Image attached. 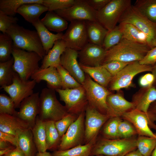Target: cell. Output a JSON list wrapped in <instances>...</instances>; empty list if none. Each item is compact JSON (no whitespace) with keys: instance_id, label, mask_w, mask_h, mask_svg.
Instances as JSON below:
<instances>
[{"instance_id":"obj_21","label":"cell","mask_w":156,"mask_h":156,"mask_svg":"<svg viewBox=\"0 0 156 156\" xmlns=\"http://www.w3.org/2000/svg\"><path fill=\"white\" fill-rule=\"evenodd\" d=\"M31 78L36 83L42 80L47 82V88L54 90L62 89V83L60 76L56 68L53 66L40 68L31 76Z\"/></svg>"},{"instance_id":"obj_5","label":"cell","mask_w":156,"mask_h":156,"mask_svg":"<svg viewBox=\"0 0 156 156\" xmlns=\"http://www.w3.org/2000/svg\"><path fill=\"white\" fill-rule=\"evenodd\" d=\"M12 55L14 60L13 69L23 80H29L40 68L39 62L42 58L35 52L28 51L13 46Z\"/></svg>"},{"instance_id":"obj_42","label":"cell","mask_w":156,"mask_h":156,"mask_svg":"<svg viewBox=\"0 0 156 156\" xmlns=\"http://www.w3.org/2000/svg\"><path fill=\"white\" fill-rule=\"evenodd\" d=\"M56 68L61 77L62 89H73L79 87L82 85L60 64Z\"/></svg>"},{"instance_id":"obj_57","label":"cell","mask_w":156,"mask_h":156,"mask_svg":"<svg viewBox=\"0 0 156 156\" xmlns=\"http://www.w3.org/2000/svg\"><path fill=\"white\" fill-rule=\"evenodd\" d=\"M125 156H143L138 149L131 151Z\"/></svg>"},{"instance_id":"obj_36","label":"cell","mask_w":156,"mask_h":156,"mask_svg":"<svg viewBox=\"0 0 156 156\" xmlns=\"http://www.w3.org/2000/svg\"><path fill=\"white\" fill-rule=\"evenodd\" d=\"M14 60L12 57L9 60L0 62V86L1 87L10 85L16 72L13 68Z\"/></svg>"},{"instance_id":"obj_23","label":"cell","mask_w":156,"mask_h":156,"mask_svg":"<svg viewBox=\"0 0 156 156\" xmlns=\"http://www.w3.org/2000/svg\"><path fill=\"white\" fill-rule=\"evenodd\" d=\"M156 101V88L153 85L143 88L134 94L132 102L135 109L146 113L151 104Z\"/></svg>"},{"instance_id":"obj_28","label":"cell","mask_w":156,"mask_h":156,"mask_svg":"<svg viewBox=\"0 0 156 156\" xmlns=\"http://www.w3.org/2000/svg\"><path fill=\"white\" fill-rule=\"evenodd\" d=\"M85 21L89 42L102 46L108 31L96 20Z\"/></svg>"},{"instance_id":"obj_52","label":"cell","mask_w":156,"mask_h":156,"mask_svg":"<svg viewBox=\"0 0 156 156\" xmlns=\"http://www.w3.org/2000/svg\"><path fill=\"white\" fill-rule=\"evenodd\" d=\"M0 140L7 142L13 146H18L17 137L13 135L0 131Z\"/></svg>"},{"instance_id":"obj_50","label":"cell","mask_w":156,"mask_h":156,"mask_svg":"<svg viewBox=\"0 0 156 156\" xmlns=\"http://www.w3.org/2000/svg\"><path fill=\"white\" fill-rule=\"evenodd\" d=\"M155 80V77L152 73H147L140 78L139 83L140 85L143 88H146L152 86Z\"/></svg>"},{"instance_id":"obj_26","label":"cell","mask_w":156,"mask_h":156,"mask_svg":"<svg viewBox=\"0 0 156 156\" xmlns=\"http://www.w3.org/2000/svg\"><path fill=\"white\" fill-rule=\"evenodd\" d=\"M47 11H48V8L43 4L33 3L22 5L18 9L17 13L32 24L40 19L42 14Z\"/></svg>"},{"instance_id":"obj_34","label":"cell","mask_w":156,"mask_h":156,"mask_svg":"<svg viewBox=\"0 0 156 156\" xmlns=\"http://www.w3.org/2000/svg\"><path fill=\"white\" fill-rule=\"evenodd\" d=\"M43 0H0V11L14 16L18 9L23 5L33 3L42 4Z\"/></svg>"},{"instance_id":"obj_31","label":"cell","mask_w":156,"mask_h":156,"mask_svg":"<svg viewBox=\"0 0 156 156\" xmlns=\"http://www.w3.org/2000/svg\"><path fill=\"white\" fill-rule=\"evenodd\" d=\"M33 138L38 152H44L47 150L46 143V122L41 120L38 116L32 128Z\"/></svg>"},{"instance_id":"obj_39","label":"cell","mask_w":156,"mask_h":156,"mask_svg":"<svg viewBox=\"0 0 156 156\" xmlns=\"http://www.w3.org/2000/svg\"><path fill=\"white\" fill-rule=\"evenodd\" d=\"M13 41L6 33L0 34V62H4L12 58Z\"/></svg>"},{"instance_id":"obj_43","label":"cell","mask_w":156,"mask_h":156,"mask_svg":"<svg viewBox=\"0 0 156 156\" xmlns=\"http://www.w3.org/2000/svg\"><path fill=\"white\" fill-rule=\"evenodd\" d=\"M14 104L11 98L4 94H0V114H7L17 116Z\"/></svg>"},{"instance_id":"obj_18","label":"cell","mask_w":156,"mask_h":156,"mask_svg":"<svg viewBox=\"0 0 156 156\" xmlns=\"http://www.w3.org/2000/svg\"><path fill=\"white\" fill-rule=\"evenodd\" d=\"M39 94L38 92L24 99L21 103L17 116L28 123L32 128L40 112Z\"/></svg>"},{"instance_id":"obj_1","label":"cell","mask_w":156,"mask_h":156,"mask_svg":"<svg viewBox=\"0 0 156 156\" xmlns=\"http://www.w3.org/2000/svg\"><path fill=\"white\" fill-rule=\"evenodd\" d=\"M151 48L148 44L136 42L123 38L118 44L107 51L102 64L115 60L128 63L139 61Z\"/></svg>"},{"instance_id":"obj_46","label":"cell","mask_w":156,"mask_h":156,"mask_svg":"<svg viewBox=\"0 0 156 156\" xmlns=\"http://www.w3.org/2000/svg\"><path fill=\"white\" fill-rule=\"evenodd\" d=\"M75 1V0H43L42 4L48 8V11H54L68 8Z\"/></svg>"},{"instance_id":"obj_24","label":"cell","mask_w":156,"mask_h":156,"mask_svg":"<svg viewBox=\"0 0 156 156\" xmlns=\"http://www.w3.org/2000/svg\"><path fill=\"white\" fill-rule=\"evenodd\" d=\"M67 48L62 39L56 41L52 48L42 59L40 68L43 69L50 66L56 68L60 65L61 56Z\"/></svg>"},{"instance_id":"obj_32","label":"cell","mask_w":156,"mask_h":156,"mask_svg":"<svg viewBox=\"0 0 156 156\" xmlns=\"http://www.w3.org/2000/svg\"><path fill=\"white\" fill-rule=\"evenodd\" d=\"M118 26L122 32L123 38L131 41L149 44L146 36L134 25L130 23H119Z\"/></svg>"},{"instance_id":"obj_2","label":"cell","mask_w":156,"mask_h":156,"mask_svg":"<svg viewBox=\"0 0 156 156\" xmlns=\"http://www.w3.org/2000/svg\"><path fill=\"white\" fill-rule=\"evenodd\" d=\"M136 143L135 137L110 139L98 137L90 156H125L137 148Z\"/></svg>"},{"instance_id":"obj_40","label":"cell","mask_w":156,"mask_h":156,"mask_svg":"<svg viewBox=\"0 0 156 156\" xmlns=\"http://www.w3.org/2000/svg\"><path fill=\"white\" fill-rule=\"evenodd\" d=\"M136 144L137 149L143 156H151L156 145V138L138 135Z\"/></svg>"},{"instance_id":"obj_38","label":"cell","mask_w":156,"mask_h":156,"mask_svg":"<svg viewBox=\"0 0 156 156\" xmlns=\"http://www.w3.org/2000/svg\"><path fill=\"white\" fill-rule=\"evenodd\" d=\"M122 119L119 117L109 118L104 125L102 130V137L108 139L120 138L118 132V126Z\"/></svg>"},{"instance_id":"obj_9","label":"cell","mask_w":156,"mask_h":156,"mask_svg":"<svg viewBox=\"0 0 156 156\" xmlns=\"http://www.w3.org/2000/svg\"><path fill=\"white\" fill-rule=\"evenodd\" d=\"M58 94L60 99L65 104L68 112L78 116L85 111L88 103L85 90L81 85L73 89L55 90Z\"/></svg>"},{"instance_id":"obj_59","label":"cell","mask_w":156,"mask_h":156,"mask_svg":"<svg viewBox=\"0 0 156 156\" xmlns=\"http://www.w3.org/2000/svg\"><path fill=\"white\" fill-rule=\"evenodd\" d=\"M152 73L155 77V80L154 83H156V63L153 66Z\"/></svg>"},{"instance_id":"obj_44","label":"cell","mask_w":156,"mask_h":156,"mask_svg":"<svg viewBox=\"0 0 156 156\" xmlns=\"http://www.w3.org/2000/svg\"><path fill=\"white\" fill-rule=\"evenodd\" d=\"M120 122L118 132L120 138H129L138 135L137 131L133 125L128 121L123 120Z\"/></svg>"},{"instance_id":"obj_16","label":"cell","mask_w":156,"mask_h":156,"mask_svg":"<svg viewBox=\"0 0 156 156\" xmlns=\"http://www.w3.org/2000/svg\"><path fill=\"white\" fill-rule=\"evenodd\" d=\"M111 117L103 114L88 104L85 110L84 142L86 144L98 137L99 132Z\"/></svg>"},{"instance_id":"obj_14","label":"cell","mask_w":156,"mask_h":156,"mask_svg":"<svg viewBox=\"0 0 156 156\" xmlns=\"http://www.w3.org/2000/svg\"><path fill=\"white\" fill-rule=\"evenodd\" d=\"M36 83L33 80H22L16 73L12 83L0 87L9 94L13 101L15 108H19L22 101L34 93L33 89Z\"/></svg>"},{"instance_id":"obj_3","label":"cell","mask_w":156,"mask_h":156,"mask_svg":"<svg viewBox=\"0 0 156 156\" xmlns=\"http://www.w3.org/2000/svg\"><path fill=\"white\" fill-rule=\"evenodd\" d=\"M6 33L11 38L14 46L28 51L35 52L42 59L46 55L36 31L26 29L15 24L10 26Z\"/></svg>"},{"instance_id":"obj_45","label":"cell","mask_w":156,"mask_h":156,"mask_svg":"<svg viewBox=\"0 0 156 156\" xmlns=\"http://www.w3.org/2000/svg\"><path fill=\"white\" fill-rule=\"evenodd\" d=\"M78 116L77 115L69 113L61 119L55 122V127L61 138Z\"/></svg>"},{"instance_id":"obj_60","label":"cell","mask_w":156,"mask_h":156,"mask_svg":"<svg viewBox=\"0 0 156 156\" xmlns=\"http://www.w3.org/2000/svg\"><path fill=\"white\" fill-rule=\"evenodd\" d=\"M150 46L152 48L154 47H156V38L152 42Z\"/></svg>"},{"instance_id":"obj_25","label":"cell","mask_w":156,"mask_h":156,"mask_svg":"<svg viewBox=\"0 0 156 156\" xmlns=\"http://www.w3.org/2000/svg\"><path fill=\"white\" fill-rule=\"evenodd\" d=\"M37 32L46 55L57 40L62 39L63 33L54 34L49 31L41 23L40 19L32 24Z\"/></svg>"},{"instance_id":"obj_35","label":"cell","mask_w":156,"mask_h":156,"mask_svg":"<svg viewBox=\"0 0 156 156\" xmlns=\"http://www.w3.org/2000/svg\"><path fill=\"white\" fill-rule=\"evenodd\" d=\"M46 143L47 150H57L61 142V137L56 128L55 122H46Z\"/></svg>"},{"instance_id":"obj_12","label":"cell","mask_w":156,"mask_h":156,"mask_svg":"<svg viewBox=\"0 0 156 156\" xmlns=\"http://www.w3.org/2000/svg\"><path fill=\"white\" fill-rule=\"evenodd\" d=\"M62 39L67 47L78 51L89 42L85 21L70 22Z\"/></svg>"},{"instance_id":"obj_51","label":"cell","mask_w":156,"mask_h":156,"mask_svg":"<svg viewBox=\"0 0 156 156\" xmlns=\"http://www.w3.org/2000/svg\"><path fill=\"white\" fill-rule=\"evenodd\" d=\"M111 0H86L90 6L96 11L104 7Z\"/></svg>"},{"instance_id":"obj_4","label":"cell","mask_w":156,"mask_h":156,"mask_svg":"<svg viewBox=\"0 0 156 156\" xmlns=\"http://www.w3.org/2000/svg\"><path fill=\"white\" fill-rule=\"evenodd\" d=\"M39 118L44 122H55L69 113L56 97L55 90L48 88L43 89L39 96Z\"/></svg>"},{"instance_id":"obj_56","label":"cell","mask_w":156,"mask_h":156,"mask_svg":"<svg viewBox=\"0 0 156 156\" xmlns=\"http://www.w3.org/2000/svg\"><path fill=\"white\" fill-rule=\"evenodd\" d=\"M12 146L13 145L10 143L0 140V150L5 149Z\"/></svg>"},{"instance_id":"obj_10","label":"cell","mask_w":156,"mask_h":156,"mask_svg":"<svg viewBox=\"0 0 156 156\" xmlns=\"http://www.w3.org/2000/svg\"><path fill=\"white\" fill-rule=\"evenodd\" d=\"M153 66L140 64L139 61L131 62L113 77L109 85L110 91H118L130 86L134 77L146 71H152Z\"/></svg>"},{"instance_id":"obj_29","label":"cell","mask_w":156,"mask_h":156,"mask_svg":"<svg viewBox=\"0 0 156 156\" xmlns=\"http://www.w3.org/2000/svg\"><path fill=\"white\" fill-rule=\"evenodd\" d=\"M18 146L26 156H36L38 152L34 142L32 128L22 130L17 134Z\"/></svg>"},{"instance_id":"obj_61","label":"cell","mask_w":156,"mask_h":156,"mask_svg":"<svg viewBox=\"0 0 156 156\" xmlns=\"http://www.w3.org/2000/svg\"><path fill=\"white\" fill-rule=\"evenodd\" d=\"M151 156H156V145Z\"/></svg>"},{"instance_id":"obj_62","label":"cell","mask_w":156,"mask_h":156,"mask_svg":"<svg viewBox=\"0 0 156 156\" xmlns=\"http://www.w3.org/2000/svg\"><path fill=\"white\" fill-rule=\"evenodd\" d=\"M96 156H105L102 155H96Z\"/></svg>"},{"instance_id":"obj_54","label":"cell","mask_w":156,"mask_h":156,"mask_svg":"<svg viewBox=\"0 0 156 156\" xmlns=\"http://www.w3.org/2000/svg\"><path fill=\"white\" fill-rule=\"evenodd\" d=\"M148 111L150 112L153 121L156 120V101L152 103L149 107Z\"/></svg>"},{"instance_id":"obj_41","label":"cell","mask_w":156,"mask_h":156,"mask_svg":"<svg viewBox=\"0 0 156 156\" xmlns=\"http://www.w3.org/2000/svg\"><path fill=\"white\" fill-rule=\"evenodd\" d=\"M123 38L120 29L117 25L112 30L108 31L104 38L102 46L106 51L118 44Z\"/></svg>"},{"instance_id":"obj_55","label":"cell","mask_w":156,"mask_h":156,"mask_svg":"<svg viewBox=\"0 0 156 156\" xmlns=\"http://www.w3.org/2000/svg\"><path fill=\"white\" fill-rule=\"evenodd\" d=\"M16 146H12L5 149L0 150V156L6 154L13 150Z\"/></svg>"},{"instance_id":"obj_20","label":"cell","mask_w":156,"mask_h":156,"mask_svg":"<svg viewBox=\"0 0 156 156\" xmlns=\"http://www.w3.org/2000/svg\"><path fill=\"white\" fill-rule=\"evenodd\" d=\"M111 118H121L125 113L135 109L134 103L127 100L120 93L111 94L107 99Z\"/></svg>"},{"instance_id":"obj_53","label":"cell","mask_w":156,"mask_h":156,"mask_svg":"<svg viewBox=\"0 0 156 156\" xmlns=\"http://www.w3.org/2000/svg\"><path fill=\"white\" fill-rule=\"evenodd\" d=\"M5 155L6 156H26L19 146L16 147L13 150Z\"/></svg>"},{"instance_id":"obj_17","label":"cell","mask_w":156,"mask_h":156,"mask_svg":"<svg viewBox=\"0 0 156 156\" xmlns=\"http://www.w3.org/2000/svg\"><path fill=\"white\" fill-rule=\"evenodd\" d=\"M106 51L102 46L88 42L78 51L79 64L90 67L101 66Z\"/></svg>"},{"instance_id":"obj_58","label":"cell","mask_w":156,"mask_h":156,"mask_svg":"<svg viewBox=\"0 0 156 156\" xmlns=\"http://www.w3.org/2000/svg\"><path fill=\"white\" fill-rule=\"evenodd\" d=\"M36 156H53L52 154L47 151L44 152H37Z\"/></svg>"},{"instance_id":"obj_13","label":"cell","mask_w":156,"mask_h":156,"mask_svg":"<svg viewBox=\"0 0 156 156\" xmlns=\"http://www.w3.org/2000/svg\"><path fill=\"white\" fill-rule=\"evenodd\" d=\"M85 111H82L62 137L57 150H67L82 144L84 142Z\"/></svg>"},{"instance_id":"obj_48","label":"cell","mask_w":156,"mask_h":156,"mask_svg":"<svg viewBox=\"0 0 156 156\" xmlns=\"http://www.w3.org/2000/svg\"><path fill=\"white\" fill-rule=\"evenodd\" d=\"M130 63L115 60L103 64L101 65L105 68L113 77Z\"/></svg>"},{"instance_id":"obj_27","label":"cell","mask_w":156,"mask_h":156,"mask_svg":"<svg viewBox=\"0 0 156 156\" xmlns=\"http://www.w3.org/2000/svg\"><path fill=\"white\" fill-rule=\"evenodd\" d=\"M79 65L83 72L94 80L95 81L105 88L108 86L113 76L102 65L90 67Z\"/></svg>"},{"instance_id":"obj_15","label":"cell","mask_w":156,"mask_h":156,"mask_svg":"<svg viewBox=\"0 0 156 156\" xmlns=\"http://www.w3.org/2000/svg\"><path fill=\"white\" fill-rule=\"evenodd\" d=\"M54 12L70 22L77 20H96L97 11L90 6L86 0H75L70 7Z\"/></svg>"},{"instance_id":"obj_22","label":"cell","mask_w":156,"mask_h":156,"mask_svg":"<svg viewBox=\"0 0 156 156\" xmlns=\"http://www.w3.org/2000/svg\"><path fill=\"white\" fill-rule=\"evenodd\" d=\"M32 127L17 116L0 114V131L16 136L21 131Z\"/></svg>"},{"instance_id":"obj_7","label":"cell","mask_w":156,"mask_h":156,"mask_svg":"<svg viewBox=\"0 0 156 156\" xmlns=\"http://www.w3.org/2000/svg\"><path fill=\"white\" fill-rule=\"evenodd\" d=\"M131 5L130 0H111L97 12L96 20L108 31H111L117 26L124 12Z\"/></svg>"},{"instance_id":"obj_47","label":"cell","mask_w":156,"mask_h":156,"mask_svg":"<svg viewBox=\"0 0 156 156\" xmlns=\"http://www.w3.org/2000/svg\"><path fill=\"white\" fill-rule=\"evenodd\" d=\"M18 20L17 17L8 15L0 11V31L3 34L6 33L10 27L16 24Z\"/></svg>"},{"instance_id":"obj_49","label":"cell","mask_w":156,"mask_h":156,"mask_svg":"<svg viewBox=\"0 0 156 156\" xmlns=\"http://www.w3.org/2000/svg\"><path fill=\"white\" fill-rule=\"evenodd\" d=\"M139 63L142 65L153 66L156 63V47L149 50Z\"/></svg>"},{"instance_id":"obj_19","label":"cell","mask_w":156,"mask_h":156,"mask_svg":"<svg viewBox=\"0 0 156 156\" xmlns=\"http://www.w3.org/2000/svg\"><path fill=\"white\" fill-rule=\"evenodd\" d=\"M78 51L67 48L60 57V64L82 85L85 74L77 61Z\"/></svg>"},{"instance_id":"obj_33","label":"cell","mask_w":156,"mask_h":156,"mask_svg":"<svg viewBox=\"0 0 156 156\" xmlns=\"http://www.w3.org/2000/svg\"><path fill=\"white\" fill-rule=\"evenodd\" d=\"M97 138H94L84 145H79L65 150L55 151L52 154L53 156H90Z\"/></svg>"},{"instance_id":"obj_11","label":"cell","mask_w":156,"mask_h":156,"mask_svg":"<svg viewBox=\"0 0 156 156\" xmlns=\"http://www.w3.org/2000/svg\"><path fill=\"white\" fill-rule=\"evenodd\" d=\"M121 118L131 123L138 135L156 138V125L152 121L148 111L146 113L135 109L125 113Z\"/></svg>"},{"instance_id":"obj_30","label":"cell","mask_w":156,"mask_h":156,"mask_svg":"<svg viewBox=\"0 0 156 156\" xmlns=\"http://www.w3.org/2000/svg\"><path fill=\"white\" fill-rule=\"evenodd\" d=\"M40 21L49 30L60 33L67 29V21L53 11H48Z\"/></svg>"},{"instance_id":"obj_8","label":"cell","mask_w":156,"mask_h":156,"mask_svg":"<svg viewBox=\"0 0 156 156\" xmlns=\"http://www.w3.org/2000/svg\"><path fill=\"white\" fill-rule=\"evenodd\" d=\"M122 23L131 24L143 32L146 36L150 46L156 38V23L149 19L133 5H131L124 12L118 22Z\"/></svg>"},{"instance_id":"obj_63","label":"cell","mask_w":156,"mask_h":156,"mask_svg":"<svg viewBox=\"0 0 156 156\" xmlns=\"http://www.w3.org/2000/svg\"><path fill=\"white\" fill-rule=\"evenodd\" d=\"M1 156H6L5 155H2Z\"/></svg>"},{"instance_id":"obj_37","label":"cell","mask_w":156,"mask_h":156,"mask_svg":"<svg viewBox=\"0 0 156 156\" xmlns=\"http://www.w3.org/2000/svg\"><path fill=\"white\" fill-rule=\"evenodd\" d=\"M133 6L150 20L156 23V0H137Z\"/></svg>"},{"instance_id":"obj_6","label":"cell","mask_w":156,"mask_h":156,"mask_svg":"<svg viewBox=\"0 0 156 156\" xmlns=\"http://www.w3.org/2000/svg\"><path fill=\"white\" fill-rule=\"evenodd\" d=\"M85 76L82 85L85 90L89 105L110 117L107 99L112 93L106 88L94 81L88 74L85 73Z\"/></svg>"}]
</instances>
